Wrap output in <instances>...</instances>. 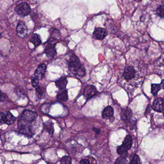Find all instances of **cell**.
<instances>
[{
	"label": "cell",
	"mask_w": 164,
	"mask_h": 164,
	"mask_svg": "<svg viewBox=\"0 0 164 164\" xmlns=\"http://www.w3.org/2000/svg\"><path fill=\"white\" fill-rule=\"evenodd\" d=\"M115 164H128V163L125 156L122 155L116 160Z\"/></svg>",
	"instance_id": "cell-20"
},
{
	"label": "cell",
	"mask_w": 164,
	"mask_h": 164,
	"mask_svg": "<svg viewBox=\"0 0 164 164\" xmlns=\"http://www.w3.org/2000/svg\"><path fill=\"white\" fill-rule=\"evenodd\" d=\"M156 14L161 18H164V7L163 6H160L155 11Z\"/></svg>",
	"instance_id": "cell-22"
},
{
	"label": "cell",
	"mask_w": 164,
	"mask_h": 164,
	"mask_svg": "<svg viewBox=\"0 0 164 164\" xmlns=\"http://www.w3.org/2000/svg\"><path fill=\"white\" fill-rule=\"evenodd\" d=\"M129 164H141L140 158L137 154H134Z\"/></svg>",
	"instance_id": "cell-23"
},
{
	"label": "cell",
	"mask_w": 164,
	"mask_h": 164,
	"mask_svg": "<svg viewBox=\"0 0 164 164\" xmlns=\"http://www.w3.org/2000/svg\"><path fill=\"white\" fill-rule=\"evenodd\" d=\"M56 86L59 90L65 89L66 88V85L68 84V81L67 78L65 77H62L56 81Z\"/></svg>",
	"instance_id": "cell-14"
},
{
	"label": "cell",
	"mask_w": 164,
	"mask_h": 164,
	"mask_svg": "<svg viewBox=\"0 0 164 164\" xmlns=\"http://www.w3.org/2000/svg\"><path fill=\"white\" fill-rule=\"evenodd\" d=\"M134 1H135L136 2H141L142 1V0H134Z\"/></svg>",
	"instance_id": "cell-28"
},
{
	"label": "cell",
	"mask_w": 164,
	"mask_h": 164,
	"mask_svg": "<svg viewBox=\"0 0 164 164\" xmlns=\"http://www.w3.org/2000/svg\"><path fill=\"white\" fill-rule=\"evenodd\" d=\"M107 35V32L104 28L99 27L95 30L93 33L94 38L98 40H102L106 38Z\"/></svg>",
	"instance_id": "cell-12"
},
{
	"label": "cell",
	"mask_w": 164,
	"mask_h": 164,
	"mask_svg": "<svg viewBox=\"0 0 164 164\" xmlns=\"http://www.w3.org/2000/svg\"><path fill=\"white\" fill-rule=\"evenodd\" d=\"M114 115V110L110 106H107L104 108L102 112L103 118H107L113 117Z\"/></svg>",
	"instance_id": "cell-16"
},
{
	"label": "cell",
	"mask_w": 164,
	"mask_h": 164,
	"mask_svg": "<svg viewBox=\"0 0 164 164\" xmlns=\"http://www.w3.org/2000/svg\"><path fill=\"white\" fill-rule=\"evenodd\" d=\"M46 69L47 67L45 64L44 63L40 64L34 72V77L39 80L42 79L45 74Z\"/></svg>",
	"instance_id": "cell-10"
},
{
	"label": "cell",
	"mask_w": 164,
	"mask_h": 164,
	"mask_svg": "<svg viewBox=\"0 0 164 164\" xmlns=\"http://www.w3.org/2000/svg\"><path fill=\"white\" fill-rule=\"evenodd\" d=\"M80 164H90L89 161L87 159H82L80 162Z\"/></svg>",
	"instance_id": "cell-25"
},
{
	"label": "cell",
	"mask_w": 164,
	"mask_h": 164,
	"mask_svg": "<svg viewBox=\"0 0 164 164\" xmlns=\"http://www.w3.org/2000/svg\"><path fill=\"white\" fill-rule=\"evenodd\" d=\"M161 88V85L159 84H152L151 86V93L153 96H157Z\"/></svg>",
	"instance_id": "cell-19"
},
{
	"label": "cell",
	"mask_w": 164,
	"mask_h": 164,
	"mask_svg": "<svg viewBox=\"0 0 164 164\" xmlns=\"http://www.w3.org/2000/svg\"><path fill=\"white\" fill-rule=\"evenodd\" d=\"M61 164H72V159L69 155L63 157L60 160Z\"/></svg>",
	"instance_id": "cell-21"
},
{
	"label": "cell",
	"mask_w": 164,
	"mask_h": 164,
	"mask_svg": "<svg viewBox=\"0 0 164 164\" xmlns=\"http://www.w3.org/2000/svg\"><path fill=\"white\" fill-rule=\"evenodd\" d=\"M30 42L34 44L35 47H38L41 44V40L39 36L37 34H34L32 36Z\"/></svg>",
	"instance_id": "cell-17"
},
{
	"label": "cell",
	"mask_w": 164,
	"mask_h": 164,
	"mask_svg": "<svg viewBox=\"0 0 164 164\" xmlns=\"http://www.w3.org/2000/svg\"><path fill=\"white\" fill-rule=\"evenodd\" d=\"M163 115H164V112H163Z\"/></svg>",
	"instance_id": "cell-29"
},
{
	"label": "cell",
	"mask_w": 164,
	"mask_h": 164,
	"mask_svg": "<svg viewBox=\"0 0 164 164\" xmlns=\"http://www.w3.org/2000/svg\"><path fill=\"white\" fill-rule=\"evenodd\" d=\"M137 77V71L134 67L128 65L125 67L122 78L126 81H132Z\"/></svg>",
	"instance_id": "cell-4"
},
{
	"label": "cell",
	"mask_w": 164,
	"mask_h": 164,
	"mask_svg": "<svg viewBox=\"0 0 164 164\" xmlns=\"http://www.w3.org/2000/svg\"><path fill=\"white\" fill-rule=\"evenodd\" d=\"M94 130H95V132H96V133H97V134H99V133H100V130L99 129H94Z\"/></svg>",
	"instance_id": "cell-27"
},
{
	"label": "cell",
	"mask_w": 164,
	"mask_h": 164,
	"mask_svg": "<svg viewBox=\"0 0 164 164\" xmlns=\"http://www.w3.org/2000/svg\"><path fill=\"white\" fill-rule=\"evenodd\" d=\"M152 108L154 111L158 112H164V101L162 98H158L153 104Z\"/></svg>",
	"instance_id": "cell-11"
},
{
	"label": "cell",
	"mask_w": 164,
	"mask_h": 164,
	"mask_svg": "<svg viewBox=\"0 0 164 164\" xmlns=\"http://www.w3.org/2000/svg\"><path fill=\"white\" fill-rule=\"evenodd\" d=\"M57 42V41L56 39L52 38L46 47L44 53L49 58H53L57 55V50L55 46Z\"/></svg>",
	"instance_id": "cell-5"
},
{
	"label": "cell",
	"mask_w": 164,
	"mask_h": 164,
	"mask_svg": "<svg viewBox=\"0 0 164 164\" xmlns=\"http://www.w3.org/2000/svg\"><path fill=\"white\" fill-rule=\"evenodd\" d=\"M57 98L60 101L65 102L69 99L68 91L66 89L59 90L57 96Z\"/></svg>",
	"instance_id": "cell-15"
},
{
	"label": "cell",
	"mask_w": 164,
	"mask_h": 164,
	"mask_svg": "<svg viewBox=\"0 0 164 164\" xmlns=\"http://www.w3.org/2000/svg\"><path fill=\"white\" fill-rule=\"evenodd\" d=\"M16 31L18 35L21 38L26 37L29 34L25 23L22 21H20L16 27Z\"/></svg>",
	"instance_id": "cell-9"
},
{
	"label": "cell",
	"mask_w": 164,
	"mask_h": 164,
	"mask_svg": "<svg viewBox=\"0 0 164 164\" xmlns=\"http://www.w3.org/2000/svg\"><path fill=\"white\" fill-rule=\"evenodd\" d=\"M38 118L36 112L26 110L23 112L20 118L18 121V130L19 133L29 137L33 134L32 132V124Z\"/></svg>",
	"instance_id": "cell-1"
},
{
	"label": "cell",
	"mask_w": 164,
	"mask_h": 164,
	"mask_svg": "<svg viewBox=\"0 0 164 164\" xmlns=\"http://www.w3.org/2000/svg\"><path fill=\"white\" fill-rule=\"evenodd\" d=\"M15 11L19 15L22 16H26L30 14L31 9L27 3L23 2L20 3L16 6Z\"/></svg>",
	"instance_id": "cell-6"
},
{
	"label": "cell",
	"mask_w": 164,
	"mask_h": 164,
	"mask_svg": "<svg viewBox=\"0 0 164 164\" xmlns=\"http://www.w3.org/2000/svg\"><path fill=\"white\" fill-rule=\"evenodd\" d=\"M160 85H161V88H162V89H163L164 90V80H163L162 81Z\"/></svg>",
	"instance_id": "cell-26"
},
{
	"label": "cell",
	"mask_w": 164,
	"mask_h": 164,
	"mask_svg": "<svg viewBox=\"0 0 164 164\" xmlns=\"http://www.w3.org/2000/svg\"><path fill=\"white\" fill-rule=\"evenodd\" d=\"M98 91L95 86L92 85H88L84 88L83 95L86 100H89L95 97Z\"/></svg>",
	"instance_id": "cell-7"
},
{
	"label": "cell",
	"mask_w": 164,
	"mask_h": 164,
	"mask_svg": "<svg viewBox=\"0 0 164 164\" xmlns=\"http://www.w3.org/2000/svg\"><path fill=\"white\" fill-rule=\"evenodd\" d=\"M132 145V138L130 135H128L124 139L123 143L117 148V152L119 154L124 155L130 149Z\"/></svg>",
	"instance_id": "cell-3"
},
{
	"label": "cell",
	"mask_w": 164,
	"mask_h": 164,
	"mask_svg": "<svg viewBox=\"0 0 164 164\" xmlns=\"http://www.w3.org/2000/svg\"><path fill=\"white\" fill-rule=\"evenodd\" d=\"M45 129L50 134H53L54 132L53 123L51 122H48L45 123L44 124Z\"/></svg>",
	"instance_id": "cell-18"
},
{
	"label": "cell",
	"mask_w": 164,
	"mask_h": 164,
	"mask_svg": "<svg viewBox=\"0 0 164 164\" xmlns=\"http://www.w3.org/2000/svg\"><path fill=\"white\" fill-rule=\"evenodd\" d=\"M69 68V71L75 75L79 77H83L85 75V68L82 65L78 57L74 54L70 57Z\"/></svg>",
	"instance_id": "cell-2"
},
{
	"label": "cell",
	"mask_w": 164,
	"mask_h": 164,
	"mask_svg": "<svg viewBox=\"0 0 164 164\" xmlns=\"http://www.w3.org/2000/svg\"></svg>",
	"instance_id": "cell-30"
},
{
	"label": "cell",
	"mask_w": 164,
	"mask_h": 164,
	"mask_svg": "<svg viewBox=\"0 0 164 164\" xmlns=\"http://www.w3.org/2000/svg\"><path fill=\"white\" fill-rule=\"evenodd\" d=\"M39 80L37 79L35 77L34 78H33L32 81V85L33 87H39Z\"/></svg>",
	"instance_id": "cell-24"
},
{
	"label": "cell",
	"mask_w": 164,
	"mask_h": 164,
	"mask_svg": "<svg viewBox=\"0 0 164 164\" xmlns=\"http://www.w3.org/2000/svg\"><path fill=\"white\" fill-rule=\"evenodd\" d=\"M15 120V118L9 111L2 112L1 114V121L2 123L3 122L7 125H11L13 123Z\"/></svg>",
	"instance_id": "cell-8"
},
{
	"label": "cell",
	"mask_w": 164,
	"mask_h": 164,
	"mask_svg": "<svg viewBox=\"0 0 164 164\" xmlns=\"http://www.w3.org/2000/svg\"><path fill=\"white\" fill-rule=\"evenodd\" d=\"M120 115L122 120L124 121H127L130 120L132 115V110L127 108L122 110Z\"/></svg>",
	"instance_id": "cell-13"
}]
</instances>
